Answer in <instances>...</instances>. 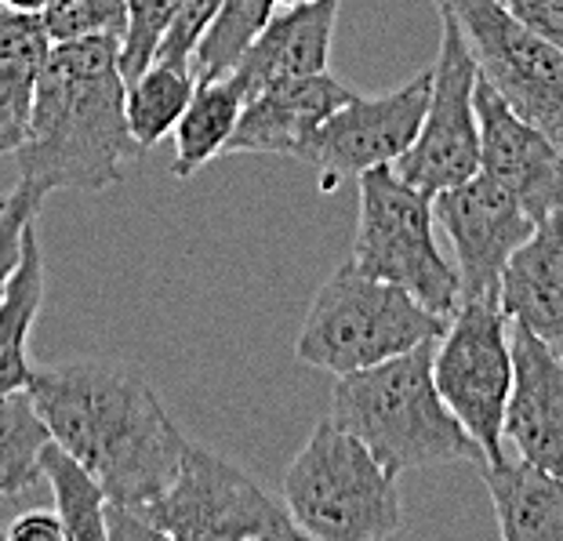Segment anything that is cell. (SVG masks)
Listing matches in <instances>:
<instances>
[{
	"instance_id": "obj_1",
	"label": "cell",
	"mask_w": 563,
	"mask_h": 541,
	"mask_svg": "<svg viewBox=\"0 0 563 541\" xmlns=\"http://www.w3.org/2000/svg\"><path fill=\"white\" fill-rule=\"evenodd\" d=\"M30 396L52 440L91 468L113 505L146 516L175 484L189 440L139 371L110 364L37 367Z\"/></svg>"
},
{
	"instance_id": "obj_2",
	"label": "cell",
	"mask_w": 563,
	"mask_h": 541,
	"mask_svg": "<svg viewBox=\"0 0 563 541\" xmlns=\"http://www.w3.org/2000/svg\"><path fill=\"white\" fill-rule=\"evenodd\" d=\"M124 95L121 37L52 44L26 142L15 150V189L44 200L55 189L102 194L121 183L124 164L146 153L128 128Z\"/></svg>"
},
{
	"instance_id": "obj_3",
	"label": "cell",
	"mask_w": 563,
	"mask_h": 541,
	"mask_svg": "<svg viewBox=\"0 0 563 541\" xmlns=\"http://www.w3.org/2000/svg\"><path fill=\"white\" fill-rule=\"evenodd\" d=\"M433 356L437 342H426L386 364L342 375L334 386L331 418L397 476L407 468L487 462L473 432L440 396Z\"/></svg>"
},
{
	"instance_id": "obj_4",
	"label": "cell",
	"mask_w": 563,
	"mask_h": 541,
	"mask_svg": "<svg viewBox=\"0 0 563 541\" xmlns=\"http://www.w3.org/2000/svg\"><path fill=\"white\" fill-rule=\"evenodd\" d=\"M443 331L448 317L418 302L407 287L367 276L350 262L309 302L295 356L306 367L342 378L426 342H440Z\"/></svg>"
},
{
	"instance_id": "obj_5",
	"label": "cell",
	"mask_w": 563,
	"mask_h": 541,
	"mask_svg": "<svg viewBox=\"0 0 563 541\" xmlns=\"http://www.w3.org/2000/svg\"><path fill=\"white\" fill-rule=\"evenodd\" d=\"M284 505L313 541H382L404 520L397 473L331 415L287 465Z\"/></svg>"
},
{
	"instance_id": "obj_6",
	"label": "cell",
	"mask_w": 563,
	"mask_h": 541,
	"mask_svg": "<svg viewBox=\"0 0 563 541\" xmlns=\"http://www.w3.org/2000/svg\"><path fill=\"white\" fill-rule=\"evenodd\" d=\"M356 183L361 208L350 262L367 276L407 287L418 302L451 320L462 306V276L437 244L433 197L407 183L393 164L371 167Z\"/></svg>"
},
{
	"instance_id": "obj_7",
	"label": "cell",
	"mask_w": 563,
	"mask_h": 541,
	"mask_svg": "<svg viewBox=\"0 0 563 541\" xmlns=\"http://www.w3.org/2000/svg\"><path fill=\"white\" fill-rule=\"evenodd\" d=\"M512 320L498 298H465L440 334L433 375L459 422L487 462L506 459V411L512 396ZM484 462V465H487Z\"/></svg>"
},
{
	"instance_id": "obj_8",
	"label": "cell",
	"mask_w": 563,
	"mask_h": 541,
	"mask_svg": "<svg viewBox=\"0 0 563 541\" xmlns=\"http://www.w3.org/2000/svg\"><path fill=\"white\" fill-rule=\"evenodd\" d=\"M175 541H284L302 538L287 505L266 495L244 468L189 440L167 495L146 512Z\"/></svg>"
},
{
	"instance_id": "obj_9",
	"label": "cell",
	"mask_w": 563,
	"mask_h": 541,
	"mask_svg": "<svg viewBox=\"0 0 563 541\" xmlns=\"http://www.w3.org/2000/svg\"><path fill=\"white\" fill-rule=\"evenodd\" d=\"M440 11V55L433 63V95L418 139L393 167L411 186L437 197L465 178L481 175V113H476V84L481 66L470 41L451 11Z\"/></svg>"
},
{
	"instance_id": "obj_10",
	"label": "cell",
	"mask_w": 563,
	"mask_h": 541,
	"mask_svg": "<svg viewBox=\"0 0 563 541\" xmlns=\"http://www.w3.org/2000/svg\"><path fill=\"white\" fill-rule=\"evenodd\" d=\"M451 11L470 41L481 77L506 99L520 117L563 131V47L523 26L498 0H437Z\"/></svg>"
},
{
	"instance_id": "obj_11",
	"label": "cell",
	"mask_w": 563,
	"mask_h": 541,
	"mask_svg": "<svg viewBox=\"0 0 563 541\" xmlns=\"http://www.w3.org/2000/svg\"><path fill=\"white\" fill-rule=\"evenodd\" d=\"M429 95H433V69L418 74L404 88L378 95V99H361L339 106L320 124L313 142L298 156L306 167L317 172L320 194H334L345 178H361L371 167L397 164L418 139Z\"/></svg>"
},
{
	"instance_id": "obj_12",
	"label": "cell",
	"mask_w": 563,
	"mask_h": 541,
	"mask_svg": "<svg viewBox=\"0 0 563 541\" xmlns=\"http://www.w3.org/2000/svg\"><path fill=\"white\" fill-rule=\"evenodd\" d=\"M437 225L451 240L465 298H498L501 276L520 244L534 233L527 208L484 172L433 197Z\"/></svg>"
},
{
	"instance_id": "obj_13",
	"label": "cell",
	"mask_w": 563,
	"mask_h": 541,
	"mask_svg": "<svg viewBox=\"0 0 563 541\" xmlns=\"http://www.w3.org/2000/svg\"><path fill=\"white\" fill-rule=\"evenodd\" d=\"M481 113V172L517 197L534 222L563 208V150L545 128L520 117L481 77L476 84Z\"/></svg>"
},
{
	"instance_id": "obj_14",
	"label": "cell",
	"mask_w": 563,
	"mask_h": 541,
	"mask_svg": "<svg viewBox=\"0 0 563 541\" xmlns=\"http://www.w3.org/2000/svg\"><path fill=\"white\" fill-rule=\"evenodd\" d=\"M512 364L506 440L520 459L563 476V353L512 323Z\"/></svg>"
},
{
	"instance_id": "obj_15",
	"label": "cell",
	"mask_w": 563,
	"mask_h": 541,
	"mask_svg": "<svg viewBox=\"0 0 563 541\" xmlns=\"http://www.w3.org/2000/svg\"><path fill=\"white\" fill-rule=\"evenodd\" d=\"M356 91L345 88L342 80L331 74L302 77L280 88L258 91L255 99H247L241 124H236L233 139L225 142L222 156L236 153H277V156H298L313 142L320 124L328 120L339 106H345Z\"/></svg>"
},
{
	"instance_id": "obj_16",
	"label": "cell",
	"mask_w": 563,
	"mask_h": 541,
	"mask_svg": "<svg viewBox=\"0 0 563 541\" xmlns=\"http://www.w3.org/2000/svg\"><path fill=\"white\" fill-rule=\"evenodd\" d=\"M334 22H339V0H306L291 4L284 15H273L233 69L247 99L280 84L328 74Z\"/></svg>"
},
{
	"instance_id": "obj_17",
	"label": "cell",
	"mask_w": 563,
	"mask_h": 541,
	"mask_svg": "<svg viewBox=\"0 0 563 541\" xmlns=\"http://www.w3.org/2000/svg\"><path fill=\"white\" fill-rule=\"evenodd\" d=\"M501 309L563 353V208L545 214L501 276Z\"/></svg>"
},
{
	"instance_id": "obj_18",
	"label": "cell",
	"mask_w": 563,
	"mask_h": 541,
	"mask_svg": "<svg viewBox=\"0 0 563 541\" xmlns=\"http://www.w3.org/2000/svg\"><path fill=\"white\" fill-rule=\"evenodd\" d=\"M484 479L506 541H563V476L527 459L487 462Z\"/></svg>"
},
{
	"instance_id": "obj_19",
	"label": "cell",
	"mask_w": 563,
	"mask_h": 541,
	"mask_svg": "<svg viewBox=\"0 0 563 541\" xmlns=\"http://www.w3.org/2000/svg\"><path fill=\"white\" fill-rule=\"evenodd\" d=\"M52 37L41 15L0 4V153H11L26 142L33 99L52 55Z\"/></svg>"
},
{
	"instance_id": "obj_20",
	"label": "cell",
	"mask_w": 563,
	"mask_h": 541,
	"mask_svg": "<svg viewBox=\"0 0 563 541\" xmlns=\"http://www.w3.org/2000/svg\"><path fill=\"white\" fill-rule=\"evenodd\" d=\"M44 302V255H41V240H37V219H30L26 236H22V258L11 284L0 302V396L30 389L33 367L30 364V331L37 323V312Z\"/></svg>"
},
{
	"instance_id": "obj_21",
	"label": "cell",
	"mask_w": 563,
	"mask_h": 541,
	"mask_svg": "<svg viewBox=\"0 0 563 541\" xmlns=\"http://www.w3.org/2000/svg\"><path fill=\"white\" fill-rule=\"evenodd\" d=\"M244 106H247V91L233 74L197 80L194 99H189L186 113L175 128L172 175L189 178V175H197L203 164H211L214 156H222L225 142L233 139L236 124H241Z\"/></svg>"
},
{
	"instance_id": "obj_22",
	"label": "cell",
	"mask_w": 563,
	"mask_h": 541,
	"mask_svg": "<svg viewBox=\"0 0 563 541\" xmlns=\"http://www.w3.org/2000/svg\"><path fill=\"white\" fill-rule=\"evenodd\" d=\"M194 91H197L194 63H164V58H153L135 80H128V95H124L128 128L142 150L175 135Z\"/></svg>"
},
{
	"instance_id": "obj_23",
	"label": "cell",
	"mask_w": 563,
	"mask_h": 541,
	"mask_svg": "<svg viewBox=\"0 0 563 541\" xmlns=\"http://www.w3.org/2000/svg\"><path fill=\"white\" fill-rule=\"evenodd\" d=\"M52 443L30 389L0 396V498H19L44 479L41 454Z\"/></svg>"
},
{
	"instance_id": "obj_24",
	"label": "cell",
	"mask_w": 563,
	"mask_h": 541,
	"mask_svg": "<svg viewBox=\"0 0 563 541\" xmlns=\"http://www.w3.org/2000/svg\"><path fill=\"white\" fill-rule=\"evenodd\" d=\"M41 473L55 495V509L63 516L69 541H110L106 538L110 498H106L102 484L95 479L88 465L77 462L63 443L52 440L41 454Z\"/></svg>"
},
{
	"instance_id": "obj_25",
	"label": "cell",
	"mask_w": 563,
	"mask_h": 541,
	"mask_svg": "<svg viewBox=\"0 0 563 541\" xmlns=\"http://www.w3.org/2000/svg\"><path fill=\"white\" fill-rule=\"evenodd\" d=\"M273 4H277V0H222L208 33H203L197 52H194L197 80L233 74L247 47L255 44L258 33L269 26Z\"/></svg>"
},
{
	"instance_id": "obj_26",
	"label": "cell",
	"mask_w": 563,
	"mask_h": 541,
	"mask_svg": "<svg viewBox=\"0 0 563 541\" xmlns=\"http://www.w3.org/2000/svg\"><path fill=\"white\" fill-rule=\"evenodd\" d=\"M41 19L55 44L80 37H124L128 0H52Z\"/></svg>"
},
{
	"instance_id": "obj_27",
	"label": "cell",
	"mask_w": 563,
	"mask_h": 541,
	"mask_svg": "<svg viewBox=\"0 0 563 541\" xmlns=\"http://www.w3.org/2000/svg\"><path fill=\"white\" fill-rule=\"evenodd\" d=\"M172 11L175 0H128V30L121 37V69L128 80H135L157 58Z\"/></svg>"
},
{
	"instance_id": "obj_28",
	"label": "cell",
	"mask_w": 563,
	"mask_h": 541,
	"mask_svg": "<svg viewBox=\"0 0 563 541\" xmlns=\"http://www.w3.org/2000/svg\"><path fill=\"white\" fill-rule=\"evenodd\" d=\"M37 208H41L37 197L15 189V194L8 197V208L0 211V302H4L11 273H15L22 258V236H26L30 219H37Z\"/></svg>"
},
{
	"instance_id": "obj_29",
	"label": "cell",
	"mask_w": 563,
	"mask_h": 541,
	"mask_svg": "<svg viewBox=\"0 0 563 541\" xmlns=\"http://www.w3.org/2000/svg\"><path fill=\"white\" fill-rule=\"evenodd\" d=\"M509 15H517L523 26L538 30L542 37L563 47V0H498Z\"/></svg>"
},
{
	"instance_id": "obj_30",
	"label": "cell",
	"mask_w": 563,
	"mask_h": 541,
	"mask_svg": "<svg viewBox=\"0 0 563 541\" xmlns=\"http://www.w3.org/2000/svg\"><path fill=\"white\" fill-rule=\"evenodd\" d=\"M8 541H69L66 538V523L58 509H30L19 512L15 520L4 527Z\"/></svg>"
},
{
	"instance_id": "obj_31",
	"label": "cell",
	"mask_w": 563,
	"mask_h": 541,
	"mask_svg": "<svg viewBox=\"0 0 563 541\" xmlns=\"http://www.w3.org/2000/svg\"><path fill=\"white\" fill-rule=\"evenodd\" d=\"M106 538L110 541H139V538L157 541L164 534L150 516H142L139 509H128V505L110 501V509H106Z\"/></svg>"
},
{
	"instance_id": "obj_32",
	"label": "cell",
	"mask_w": 563,
	"mask_h": 541,
	"mask_svg": "<svg viewBox=\"0 0 563 541\" xmlns=\"http://www.w3.org/2000/svg\"><path fill=\"white\" fill-rule=\"evenodd\" d=\"M0 4L15 8V11H30V15H41V11L52 4V0H0Z\"/></svg>"
},
{
	"instance_id": "obj_33",
	"label": "cell",
	"mask_w": 563,
	"mask_h": 541,
	"mask_svg": "<svg viewBox=\"0 0 563 541\" xmlns=\"http://www.w3.org/2000/svg\"><path fill=\"white\" fill-rule=\"evenodd\" d=\"M277 4H287V8H291V4H306V0H277Z\"/></svg>"
},
{
	"instance_id": "obj_34",
	"label": "cell",
	"mask_w": 563,
	"mask_h": 541,
	"mask_svg": "<svg viewBox=\"0 0 563 541\" xmlns=\"http://www.w3.org/2000/svg\"><path fill=\"white\" fill-rule=\"evenodd\" d=\"M553 139H556V146L563 150V131H560V135H553Z\"/></svg>"
},
{
	"instance_id": "obj_35",
	"label": "cell",
	"mask_w": 563,
	"mask_h": 541,
	"mask_svg": "<svg viewBox=\"0 0 563 541\" xmlns=\"http://www.w3.org/2000/svg\"><path fill=\"white\" fill-rule=\"evenodd\" d=\"M8 208V197H0V211H4Z\"/></svg>"
}]
</instances>
